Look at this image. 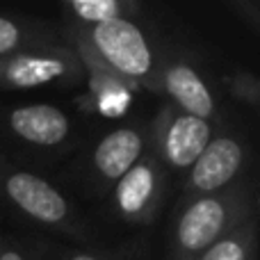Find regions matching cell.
<instances>
[{
	"label": "cell",
	"instance_id": "cell-13",
	"mask_svg": "<svg viewBox=\"0 0 260 260\" xmlns=\"http://www.w3.org/2000/svg\"><path fill=\"white\" fill-rule=\"evenodd\" d=\"M64 7L71 12L76 25H103L119 18H130L139 9L133 0H69Z\"/></svg>",
	"mask_w": 260,
	"mask_h": 260
},
{
	"label": "cell",
	"instance_id": "cell-16",
	"mask_svg": "<svg viewBox=\"0 0 260 260\" xmlns=\"http://www.w3.org/2000/svg\"><path fill=\"white\" fill-rule=\"evenodd\" d=\"M55 260H119L112 256H105V253H94V251H57L55 253Z\"/></svg>",
	"mask_w": 260,
	"mask_h": 260
},
{
	"label": "cell",
	"instance_id": "cell-5",
	"mask_svg": "<svg viewBox=\"0 0 260 260\" xmlns=\"http://www.w3.org/2000/svg\"><path fill=\"white\" fill-rule=\"evenodd\" d=\"M167 192V169L155 155H142L112 185V210L126 224L146 226L157 217Z\"/></svg>",
	"mask_w": 260,
	"mask_h": 260
},
{
	"label": "cell",
	"instance_id": "cell-1",
	"mask_svg": "<svg viewBox=\"0 0 260 260\" xmlns=\"http://www.w3.org/2000/svg\"><path fill=\"white\" fill-rule=\"evenodd\" d=\"M71 41L121 80L135 85L137 89L155 91L160 59L148 44V37L135 21L119 18L103 25H76L71 27Z\"/></svg>",
	"mask_w": 260,
	"mask_h": 260
},
{
	"label": "cell",
	"instance_id": "cell-14",
	"mask_svg": "<svg viewBox=\"0 0 260 260\" xmlns=\"http://www.w3.org/2000/svg\"><path fill=\"white\" fill-rule=\"evenodd\" d=\"M197 260H256V219H247L208 247Z\"/></svg>",
	"mask_w": 260,
	"mask_h": 260
},
{
	"label": "cell",
	"instance_id": "cell-11",
	"mask_svg": "<svg viewBox=\"0 0 260 260\" xmlns=\"http://www.w3.org/2000/svg\"><path fill=\"white\" fill-rule=\"evenodd\" d=\"M146 137L137 128H117L108 133L91 153V171L105 185H114L144 155Z\"/></svg>",
	"mask_w": 260,
	"mask_h": 260
},
{
	"label": "cell",
	"instance_id": "cell-6",
	"mask_svg": "<svg viewBox=\"0 0 260 260\" xmlns=\"http://www.w3.org/2000/svg\"><path fill=\"white\" fill-rule=\"evenodd\" d=\"M153 139L162 167L189 169L212 139V123L165 105L153 121Z\"/></svg>",
	"mask_w": 260,
	"mask_h": 260
},
{
	"label": "cell",
	"instance_id": "cell-2",
	"mask_svg": "<svg viewBox=\"0 0 260 260\" xmlns=\"http://www.w3.org/2000/svg\"><path fill=\"white\" fill-rule=\"evenodd\" d=\"M251 197L247 187L238 183L221 192L189 199L176 221L171 260H197L217 240L251 219Z\"/></svg>",
	"mask_w": 260,
	"mask_h": 260
},
{
	"label": "cell",
	"instance_id": "cell-3",
	"mask_svg": "<svg viewBox=\"0 0 260 260\" xmlns=\"http://www.w3.org/2000/svg\"><path fill=\"white\" fill-rule=\"evenodd\" d=\"M0 189L32 221L78 238L82 235V226L73 217L67 197L46 178L23 169L5 167V162L0 160Z\"/></svg>",
	"mask_w": 260,
	"mask_h": 260
},
{
	"label": "cell",
	"instance_id": "cell-10",
	"mask_svg": "<svg viewBox=\"0 0 260 260\" xmlns=\"http://www.w3.org/2000/svg\"><path fill=\"white\" fill-rule=\"evenodd\" d=\"M7 128L18 139L35 146H59L71 135V121L64 110L48 103L21 105L7 114Z\"/></svg>",
	"mask_w": 260,
	"mask_h": 260
},
{
	"label": "cell",
	"instance_id": "cell-15",
	"mask_svg": "<svg viewBox=\"0 0 260 260\" xmlns=\"http://www.w3.org/2000/svg\"><path fill=\"white\" fill-rule=\"evenodd\" d=\"M229 89L242 103L258 105V101H260V82L251 71H238L235 76H231Z\"/></svg>",
	"mask_w": 260,
	"mask_h": 260
},
{
	"label": "cell",
	"instance_id": "cell-17",
	"mask_svg": "<svg viewBox=\"0 0 260 260\" xmlns=\"http://www.w3.org/2000/svg\"><path fill=\"white\" fill-rule=\"evenodd\" d=\"M0 260H27V258L14 244H0Z\"/></svg>",
	"mask_w": 260,
	"mask_h": 260
},
{
	"label": "cell",
	"instance_id": "cell-7",
	"mask_svg": "<svg viewBox=\"0 0 260 260\" xmlns=\"http://www.w3.org/2000/svg\"><path fill=\"white\" fill-rule=\"evenodd\" d=\"M244 162H247V146L240 139L231 137V135L210 139L208 146L201 151V155L187 169L185 194L194 199L221 192L235 183Z\"/></svg>",
	"mask_w": 260,
	"mask_h": 260
},
{
	"label": "cell",
	"instance_id": "cell-9",
	"mask_svg": "<svg viewBox=\"0 0 260 260\" xmlns=\"http://www.w3.org/2000/svg\"><path fill=\"white\" fill-rule=\"evenodd\" d=\"M73 50H76L78 59L82 64V76L87 78V96L82 103L91 112H99L101 117H121L133 103V94L137 87L114 76L110 69H105L87 50L78 48V46H73Z\"/></svg>",
	"mask_w": 260,
	"mask_h": 260
},
{
	"label": "cell",
	"instance_id": "cell-8",
	"mask_svg": "<svg viewBox=\"0 0 260 260\" xmlns=\"http://www.w3.org/2000/svg\"><path fill=\"white\" fill-rule=\"evenodd\" d=\"M155 94H165L174 101V108L185 114L210 121L217 112L215 96L199 71L183 59L160 62L155 76Z\"/></svg>",
	"mask_w": 260,
	"mask_h": 260
},
{
	"label": "cell",
	"instance_id": "cell-4",
	"mask_svg": "<svg viewBox=\"0 0 260 260\" xmlns=\"http://www.w3.org/2000/svg\"><path fill=\"white\" fill-rule=\"evenodd\" d=\"M82 78V64L69 46H37L0 57V89H39Z\"/></svg>",
	"mask_w": 260,
	"mask_h": 260
},
{
	"label": "cell",
	"instance_id": "cell-12",
	"mask_svg": "<svg viewBox=\"0 0 260 260\" xmlns=\"http://www.w3.org/2000/svg\"><path fill=\"white\" fill-rule=\"evenodd\" d=\"M50 44H55L53 32L46 25H39V23L30 21V18L0 14V57Z\"/></svg>",
	"mask_w": 260,
	"mask_h": 260
}]
</instances>
